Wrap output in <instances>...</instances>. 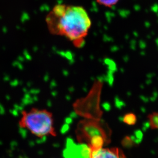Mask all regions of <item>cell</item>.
I'll use <instances>...</instances> for the list:
<instances>
[{
	"label": "cell",
	"instance_id": "cell-1",
	"mask_svg": "<svg viewBox=\"0 0 158 158\" xmlns=\"http://www.w3.org/2000/svg\"><path fill=\"white\" fill-rule=\"evenodd\" d=\"M46 22L51 34L66 37L78 47L83 46L91 25L83 7L70 5H55L46 17Z\"/></svg>",
	"mask_w": 158,
	"mask_h": 158
},
{
	"label": "cell",
	"instance_id": "cell-2",
	"mask_svg": "<svg viewBox=\"0 0 158 158\" xmlns=\"http://www.w3.org/2000/svg\"><path fill=\"white\" fill-rule=\"evenodd\" d=\"M18 124L20 127L27 129L33 135L40 138L48 135L53 137L56 135L53 116L47 110L32 108L23 110Z\"/></svg>",
	"mask_w": 158,
	"mask_h": 158
},
{
	"label": "cell",
	"instance_id": "cell-3",
	"mask_svg": "<svg viewBox=\"0 0 158 158\" xmlns=\"http://www.w3.org/2000/svg\"><path fill=\"white\" fill-rule=\"evenodd\" d=\"M103 85V82L100 80L95 81L87 96L75 102L73 109L77 114L85 119L101 120L103 115V111L100 108L101 94Z\"/></svg>",
	"mask_w": 158,
	"mask_h": 158
},
{
	"label": "cell",
	"instance_id": "cell-4",
	"mask_svg": "<svg viewBox=\"0 0 158 158\" xmlns=\"http://www.w3.org/2000/svg\"><path fill=\"white\" fill-rule=\"evenodd\" d=\"M77 139L80 144L88 146L93 140L98 137H103L110 143L111 131L107 124L101 120L85 119L79 122L76 130Z\"/></svg>",
	"mask_w": 158,
	"mask_h": 158
},
{
	"label": "cell",
	"instance_id": "cell-5",
	"mask_svg": "<svg viewBox=\"0 0 158 158\" xmlns=\"http://www.w3.org/2000/svg\"><path fill=\"white\" fill-rule=\"evenodd\" d=\"M66 146L64 156L66 158H90V150L84 144L77 145L70 141Z\"/></svg>",
	"mask_w": 158,
	"mask_h": 158
},
{
	"label": "cell",
	"instance_id": "cell-6",
	"mask_svg": "<svg viewBox=\"0 0 158 158\" xmlns=\"http://www.w3.org/2000/svg\"><path fill=\"white\" fill-rule=\"evenodd\" d=\"M90 158H126L123 151L118 148H104L90 152Z\"/></svg>",
	"mask_w": 158,
	"mask_h": 158
},
{
	"label": "cell",
	"instance_id": "cell-7",
	"mask_svg": "<svg viewBox=\"0 0 158 158\" xmlns=\"http://www.w3.org/2000/svg\"><path fill=\"white\" fill-rule=\"evenodd\" d=\"M148 118L151 128L158 129V112H152L148 114Z\"/></svg>",
	"mask_w": 158,
	"mask_h": 158
},
{
	"label": "cell",
	"instance_id": "cell-8",
	"mask_svg": "<svg viewBox=\"0 0 158 158\" xmlns=\"http://www.w3.org/2000/svg\"><path fill=\"white\" fill-rule=\"evenodd\" d=\"M123 121L128 125H134L137 123V116L134 113H127L123 117Z\"/></svg>",
	"mask_w": 158,
	"mask_h": 158
},
{
	"label": "cell",
	"instance_id": "cell-9",
	"mask_svg": "<svg viewBox=\"0 0 158 158\" xmlns=\"http://www.w3.org/2000/svg\"><path fill=\"white\" fill-rule=\"evenodd\" d=\"M119 0H96L98 4L105 6L106 7L111 8L117 4Z\"/></svg>",
	"mask_w": 158,
	"mask_h": 158
}]
</instances>
